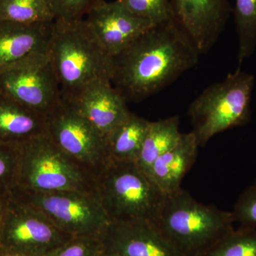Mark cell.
Returning <instances> with one entry per match:
<instances>
[{
	"instance_id": "6",
	"label": "cell",
	"mask_w": 256,
	"mask_h": 256,
	"mask_svg": "<svg viewBox=\"0 0 256 256\" xmlns=\"http://www.w3.org/2000/svg\"><path fill=\"white\" fill-rule=\"evenodd\" d=\"M20 151L14 190L96 193L95 178L60 150L47 133L23 143Z\"/></svg>"
},
{
	"instance_id": "12",
	"label": "cell",
	"mask_w": 256,
	"mask_h": 256,
	"mask_svg": "<svg viewBox=\"0 0 256 256\" xmlns=\"http://www.w3.org/2000/svg\"><path fill=\"white\" fill-rule=\"evenodd\" d=\"M96 40L110 57L128 48L154 24L136 16L118 2L102 0L84 18Z\"/></svg>"
},
{
	"instance_id": "27",
	"label": "cell",
	"mask_w": 256,
	"mask_h": 256,
	"mask_svg": "<svg viewBox=\"0 0 256 256\" xmlns=\"http://www.w3.org/2000/svg\"><path fill=\"white\" fill-rule=\"evenodd\" d=\"M232 212L240 227L256 229V182L240 194Z\"/></svg>"
},
{
	"instance_id": "21",
	"label": "cell",
	"mask_w": 256,
	"mask_h": 256,
	"mask_svg": "<svg viewBox=\"0 0 256 256\" xmlns=\"http://www.w3.org/2000/svg\"><path fill=\"white\" fill-rule=\"evenodd\" d=\"M234 13L238 36V62L250 58L256 50V0H234Z\"/></svg>"
},
{
	"instance_id": "29",
	"label": "cell",
	"mask_w": 256,
	"mask_h": 256,
	"mask_svg": "<svg viewBox=\"0 0 256 256\" xmlns=\"http://www.w3.org/2000/svg\"><path fill=\"white\" fill-rule=\"evenodd\" d=\"M0 256H34L0 246Z\"/></svg>"
},
{
	"instance_id": "10",
	"label": "cell",
	"mask_w": 256,
	"mask_h": 256,
	"mask_svg": "<svg viewBox=\"0 0 256 256\" xmlns=\"http://www.w3.org/2000/svg\"><path fill=\"white\" fill-rule=\"evenodd\" d=\"M70 238L40 210L10 194L0 246L28 255L44 256Z\"/></svg>"
},
{
	"instance_id": "9",
	"label": "cell",
	"mask_w": 256,
	"mask_h": 256,
	"mask_svg": "<svg viewBox=\"0 0 256 256\" xmlns=\"http://www.w3.org/2000/svg\"><path fill=\"white\" fill-rule=\"evenodd\" d=\"M0 94L47 116L62 100L50 54H40L0 72Z\"/></svg>"
},
{
	"instance_id": "4",
	"label": "cell",
	"mask_w": 256,
	"mask_h": 256,
	"mask_svg": "<svg viewBox=\"0 0 256 256\" xmlns=\"http://www.w3.org/2000/svg\"><path fill=\"white\" fill-rule=\"evenodd\" d=\"M96 193L112 222L156 223L166 196L136 162L110 160L96 178Z\"/></svg>"
},
{
	"instance_id": "20",
	"label": "cell",
	"mask_w": 256,
	"mask_h": 256,
	"mask_svg": "<svg viewBox=\"0 0 256 256\" xmlns=\"http://www.w3.org/2000/svg\"><path fill=\"white\" fill-rule=\"evenodd\" d=\"M0 21L31 25L52 23L54 18L46 0H0Z\"/></svg>"
},
{
	"instance_id": "23",
	"label": "cell",
	"mask_w": 256,
	"mask_h": 256,
	"mask_svg": "<svg viewBox=\"0 0 256 256\" xmlns=\"http://www.w3.org/2000/svg\"><path fill=\"white\" fill-rule=\"evenodd\" d=\"M128 11L154 24L172 18L171 0H116Z\"/></svg>"
},
{
	"instance_id": "19",
	"label": "cell",
	"mask_w": 256,
	"mask_h": 256,
	"mask_svg": "<svg viewBox=\"0 0 256 256\" xmlns=\"http://www.w3.org/2000/svg\"><path fill=\"white\" fill-rule=\"evenodd\" d=\"M182 134L178 116L150 121L136 164L148 174L154 162L176 146Z\"/></svg>"
},
{
	"instance_id": "15",
	"label": "cell",
	"mask_w": 256,
	"mask_h": 256,
	"mask_svg": "<svg viewBox=\"0 0 256 256\" xmlns=\"http://www.w3.org/2000/svg\"><path fill=\"white\" fill-rule=\"evenodd\" d=\"M53 22L28 25L0 21V72L48 52Z\"/></svg>"
},
{
	"instance_id": "30",
	"label": "cell",
	"mask_w": 256,
	"mask_h": 256,
	"mask_svg": "<svg viewBox=\"0 0 256 256\" xmlns=\"http://www.w3.org/2000/svg\"><path fill=\"white\" fill-rule=\"evenodd\" d=\"M98 256H118L117 254H114V252H108V250H106L104 249V252H101L100 255Z\"/></svg>"
},
{
	"instance_id": "7",
	"label": "cell",
	"mask_w": 256,
	"mask_h": 256,
	"mask_svg": "<svg viewBox=\"0 0 256 256\" xmlns=\"http://www.w3.org/2000/svg\"><path fill=\"white\" fill-rule=\"evenodd\" d=\"M10 194L40 210L60 230L72 237L102 238L110 224L97 193L14 190Z\"/></svg>"
},
{
	"instance_id": "14",
	"label": "cell",
	"mask_w": 256,
	"mask_h": 256,
	"mask_svg": "<svg viewBox=\"0 0 256 256\" xmlns=\"http://www.w3.org/2000/svg\"><path fill=\"white\" fill-rule=\"evenodd\" d=\"M68 102L106 138L131 114L109 79L92 82L75 100Z\"/></svg>"
},
{
	"instance_id": "8",
	"label": "cell",
	"mask_w": 256,
	"mask_h": 256,
	"mask_svg": "<svg viewBox=\"0 0 256 256\" xmlns=\"http://www.w3.org/2000/svg\"><path fill=\"white\" fill-rule=\"evenodd\" d=\"M46 133L95 180L110 161L105 136L68 101L62 99L46 116Z\"/></svg>"
},
{
	"instance_id": "5",
	"label": "cell",
	"mask_w": 256,
	"mask_h": 256,
	"mask_svg": "<svg viewBox=\"0 0 256 256\" xmlns=\"http://www.w3.org/2000/svg\"><path fill=\"white\" fill-rule=\"evenodd\" d=\"M254 85V76L238 66L194 99L188 114L198 146H206L216 134L248 124Z\"/></svg>"
},
{
	"instance_id": "25",
	"label": "cell",
	"mask_w": 256,
	"mask_h": 256,
	"mask_svg": "<svg viewBox=\"0 0 256 256\" xmlns=\"http://www.w3.org/2000/svg\"><path fill=\"white\" fill-rule=\"evenodd\" d=\"M104 250L100 237H72L44 256H98Z\"/></svg>"
},
{
	"instance_id": "17",
	"label": "cell",
	"mask_w": 256,
	"mask_h": 256,
	"mask_svg": "<svg viewBox=\"0 0 256 256\" xmlns=\"http://www.w3.org/2000/svg\"><path fill=\"white\" fill-rule=\"evenodd\" d=\"M46 133V116L0 94V142L20 146Z\"/></svg>"
},
{
	"instance_id": "16",
	"label": "cell",
	"mask_w": 256,
	"mask_h": 256,
	"mask_svg": "<svg viewBox=\"0 0 256 256\" xmlns=\"http://www.w3.org/2000/svg\"><path fill=\"white\" fill-rule=\"evenodd\" d=\"M198 146L193 132L184 133L178 144L152 165L148 175L166 196L181 190L184 178L196 161Z\"/></svg>"
},
{
	"instance_id": "26",
	"label": "cell",
	"mask_w": 256,
	"mask_h": 256,
	"mask_svg": "<svg viewBox=\"0 0 256 256\" xmlns=\"http://www.w3.org/2000/svg\"><path fill=\"white\" fill-rule=\"evenodd\" d=\"M54 20L84 18L102 0H46Z\"/></svg>"
},
{
	"instance_id": "22",
	"label": "cell",
	"mask_w": 256,
	"mask_h": 256,
	"mask_svg": "<svg viewBox=\"0 0 256 256\" xmlns=\"http://www.w3.org/2000/svg\"><path fill=\"white\" fill-rule=\"evenodd\" d=\"M203 256H256V229L234 228Z\"/></svg>"
},
{
	"instance_id": "18",
	"label": "cell",
	"mask_w": 256,
	"mask_h": 256,
	"mask_svg": "<svg viewBox=\"0 0 256 256\" xmlns=\"http://www.w3.org/2000/svg\"><path fill=\"white\" fill-rule=\"evenodd\" d=\"M150 122V121L131 112L106 138L110 160L136 162Z\"/></svg>"
},
{
	"instance_id": "1",
	"label": "cell",
	"mask_w": 256,
	"mask_h": 256,
	"mask_svg": "<svg viewBox=\"0 0 256 256\" xmlns=\"http://www.w3.org/2000/svg\"><path fill=\"white\" fill-rule=\"evenodd\" d=\"M200 55L172 16L111 57L110 82L126 102H141L194 67Z\"/></svg>"
},
{
	"instance_id": "11",
	"label": "cell",
	"mask_w": 256,
	"mask_h": 256,
	"mask_svg": "<svg viewBox=\"0 0 256 256\" xmlns=\"http://www.w3.org/2000/svg\"><path fill=\"white\" fill-rule=\"evenodd\" d=\"M173 18L200 54L218 40L232 12L230 0H171Z\"/></svg>"
},
{
	"instance_id": "24",
	"label": "cell",
	"mask_w": 256,
	"mask_h": 256,
	"mask_svg": "<svg viewBox=\"0 0 256 256\" xmlns=\"http://www.w3.org/2000/svg\"><path fill=\"white\" fill-rule=\"evenodd\" d=\"M20 146L0 142V193H11L18 184Z\"/></svg>"
},
{
	"instance_id": "2",
	"label": "cell",
	"mask_w": 256,
	"mask_h": 256,
	"mask_svg": "<svg viewBox=\"0 0 256 256\" xmlns=\"http://www.w3.org/2000/svg\"><path fill=\"white\" fill-rule=\"evenodd\" d=\"M48 54L64 100H75L96 80H110L111 57L84 18L54 20Z\"/></svg>"
},
{
	"instance_id": "13",
	"label": "cell",
	"mask_w": 256,
	"mask_h": 256,
	"mask_svg": "<svg viewBox=\"0 0 256 256\" xmlns=\"http://www.w3.org/2000/svg\"><path fill=\"white\" fill-rule=\"evenodd\" d=\"M101 238L119 256H182L153 222H112Z\"/></svg>"
},
{
	"instance_id": "3",
	"label": "cell",
	"mask_w": 256,
	"mask_h": 256,
	"mask_svg": "<svg viewBox=\"0 0 256 256\" xmlns=\"http://www.w3.org/2000/svg\"><path fill=\"white\" fill-rule=\"evenodd\" d=\"M232 212L198 202L183 190L166 196L156 225L182 256H203L234 230Z\"/></svg>"
},
{
	"instance_id": "28",
	"label": "cell",
	"mask_w": 256,
	"mask_h": 256,
	"mask_svg": "<svg viewBox=\"0 0 256 256\" xmlns=\"http://www.w3.org/2000/svg\"><path fill=\"white\" fill-rule=\"evenodd\" d=\"M10 200V193H0V234L8 210Z\"/></svg>"
}]
</instances>
